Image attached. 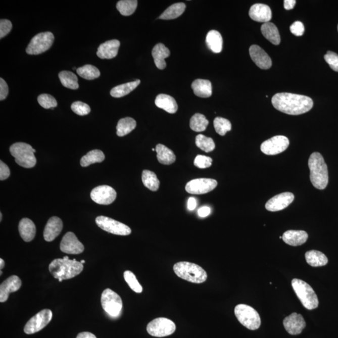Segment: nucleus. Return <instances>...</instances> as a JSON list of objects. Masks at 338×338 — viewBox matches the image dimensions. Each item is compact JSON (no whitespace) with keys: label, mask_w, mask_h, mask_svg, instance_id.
<instances>
[{"label":"nucleus","mask_w":338,"mask_h":338,"mask_svg":"<svg viewBox=\"0 0 338 338\" xmlns=\"http://www.w3.org/2000/svg\"><path fill=\"white\" fill-rule=\"evenodd\" d=\"M2 221V213H0V221Z\"/></svg>","instance_id":"052dcab7"},{"label":"nucleus","mask_w":338,"mask_h":338,"mask_svg":"<svg viewBox=\"0 0 338 338\" xmlns=\"http://www.w3.org/2000/svg\"><path fill=\"white\" fill-rule=\"evenodd\" d=\"M170 51L164 44L158 43L154 47L152 54L154 58L156 67L160 70H163L166 67L165 59L170 56Z\"/></svg>","instance_id":"a878e982"},{"label":"nucleus","mask_w":338,"mask_h":338,"mask_svg":"<svg viewBox=\"0 0 338 338\" xmlns=\"http://www.w3.org/2000/svg\"><path fill=\"white\" fill-rule=\"evenodd\" d=\"M305 258L309 265L312 267H321L326 265L328 259L320 251L312 250L305 254Z\"/></svg>","instance_id":"2f4dec72"},{"label":"nucleus","mask_w":338,"mask_h":338,"mask_svg":"<svg viewBox=\"0 0 338 338\" xmlns=\"http://www.w3.org/2000/svg\"><path fill=\"white\" fill-rule=\"evenodd\" d=\"M156 151L157 160L162 164L170 165L174 163L176 160L174 152L162 144L159 143L157 145Z\"/></svg>","instance_id":"7c9ffc66"},{"label":"nucleus","mask_w":338,"mask_h":338,"mask_svg":"<svg viewBox=\"0 0 338 338\" xmlns=\"http://www.w3.org/2000/svg\"><path fill=\"white\" fill-rule=\"evenodd\" d=\"M137 123L131 117H125L118 122L117 135L119 137H124L135 129Z\"/></svg>","instance_id":"f704fd0d"},{"label":"nucleus","mask_w":338,"mask_h":338,"mask_svg":"<svg viewBox=\"0 0 338 338\" xmlns=\"http://www.w3.org/2000/svg\"><path fill=\"white\" fill-rule=\"evenodd\" d=\"M176 326L172 321L166 318H158L152 321L147 326V331L154 337H166L172 334Z\"/></svg>","instance_id":"9d476101"},{"label":"nucleus","mask_w":338,"mask_h":338,"mask_svg":"<svg viewBox=\"0 0 338 338\" xmlns=\"http://www.w3.org/2000/svg\"><path fill=\"white\" fill-rule=\"evenodd\" d=\"M217 182L212 179H196L190 180L185 186V190L191 195H204L217 187Z\"/></svg>","instance_id":"4468645a"},{"label":"nucleus","mask_w":338,"mask_h":338,"mask_svg":"<svg viewBox=\"0 0 338 338\" xmlns=\"http://www.w3.org/2000/svg\"><path fill=\"white\" fill-rule=\"evenodd\" d=\"M9 95V86L2 78H0V101H4Z\"/></svg>","instance_id":"603ef678"},{"label":"nucleus","mask_w":338,"mask_h":338,"mask_svg":"<svg viewBox=\"0 0 338 338\" xmlns=\"http://www.w3.org/2000/svg\"><path fill=\"white\" fill-rule=\"evenodd\" d=\"M211 213V209L208 206L202 207L198 210V215L201 217H206L208 216Z\"/></svg>","instance_id":"5fc2aeb1"},{"label":"nucleus","mask_w":338,"mask_h":338,"mask_svg":"<svg viewBox=\"0 0 338 338\" xmlns=\"http://www.w3.org/2000/svg\"><path fill=\"white\" fill-rule=\"evenodd\" d=\"M10 170L9 167L2 161H0V180H6L10 177Z\"/></svg>","instance_id":"864d4df0"},{"label":"nucleus","mask_w":338,"mask_h":338,"mask_svg":"<svg viewBox=\"0 0 338 338\" xmlns=\"http://www.w3.org/2000/svg\"><path fill=\"white\" fill-rule=\"evenodd\" d=\"M292 284L293 289L304 307L309 310L318 308L319 305L318 296L310 285L303 280L298 279H293Z\"/></svg>","instance_id":"39448f33"},{"label":"nucleus","mask_w":338,"mask_h":338,"mask_svg":"<svg viewBox=\"0 0 338 338\" xmlns=\"http://www.w3.org/2000/svg\"><path fill=\"white\" fill-rule=\"evenodd\" d=\"M272 104L277 111L292 115L305 114L313 107V100L309 96L291 93H276Z\"/></svg>","instance_id":"f257e3e1"},{"label":"nucleus","mask_w":338,"mask_h":338,"mask_svg":"<svg viewBox=\"0 0 338 338\" xmlns=\"http://www.w3.org/2000/svg\"><path fill=\"white\" fill-rule=\"evenodd\" d=\"M296 1L295 0H285L284 2V9L286 10H290L294 9Z\"/></svg>","instance_id":"4d7b16f0"},{"label":"nucleus","mask_w":338,"mask_h":338,"mask_svg":"<svg viewBox=\"0 0 338 338\" xmlns=\"http://www.w3.org/2000/svg\"><path fill=\"white\" fill-rule=\"evenodd\" d=\"M206 43L208 48L214 53L219 54L221 52L223 40L221 33L216 30L209 31L206 36Z\"/></svg>","instance_id":"c756f323"},{"label":"nucleus","mask_w":338,"mask_h":338,"mask_svg":"<svg viewBox=\"0 0 338 338\" xmlns=\"http://www.w3.org/2000/svg\"><path fill=\"white\" fill-rule=\"evenodd\" d=\"M91 199L101 205H109L117 198L116 191L109 185H100L94 188L90 194Z\"/></svg>","instance_id":"2eb2a0df"},{"label":"nucleus","mask_w":338,"mask_h":338,"mask_svg":"<svg viewBox=\"0 0 338 338\" xmlns=\"http://www.w3.org/2000/svg\"><path fill=\"white\" fill-rule=\"evenodd\" d=\"M310 170V180L314 187L323 190L328 183L329 176L327 167L321 154L314 153L308 161Z\"/></svg>","instance_id":"7ed1b4c3"},{"label":"nucleus","mask_w":338,"mask_h":338,"mask_svg":"<svg viewBox=\"0 0 338 338\" xmlns=\"http://www.w3.org/2000/svg\"><path fill=\"white\" fill-rule=\"evenodd\" d=\"M96 224L105 231L119 235L131 234V229L127 225L106 216H99L95 219Z\"/></svg>","instance_id":"9b49d317"},{"label":"nucleus","mask_w":338,"mask_h":338,"mask_svg":"<svg viewBox=\"0 0 338 338\" xmlns=\"http://www.w3.org/2000/svg\"><path fill=\"white\" fill-rule=\"evenodd\" d=\"M60 250L69 254H79L84 251V246L80 243L74 233H66L60 243Z\"/></svg>","instance_id":"dca6fc26"},{"label":"nucleus","mask_w":338,"mask_h":338,"mask_svg":"<svg viewBox=\"0 0 338 338\" xmlns=\"http://www.w3.org/2000/svg\"><path fill=\"white\" fill-rule=\"evenodd\" d=\"M140 80H136L133 82H128L115 86L111 91V95L113 98H120L129 94L131 91L135 90L139 85Z\"/></svg>","instance_id":"473e14b6"},{"label":"nucleus","mask_w":338,"mask_h":338,"mask_svg":"<svg viewBox=\"0 0 338 338\" xmlns=\"http://www.w3.org/2000/svg\"><path fill=\"white\" fill-rule=\"evenodd\" d=\"M12 29V23L10 20L2 19L0 20V38H3L10 32Z\"/></svg>","instance_id":"8fccbe9b"},{"label":"nucleus","mask_w":338,"mask_h":338,"mask_svg":"<svg viewBox=\"0 0 338 338\" xmlns=\"http://www.w3.org/2000/svg\"><path fill=\"white\" fill-rule=\"evenodd\" d=\"M209 123L208 120L204 115L196 114L190 119V127L195 132H203L208 126Z\"/></svg>","instance_id":"58836bf2"},{"label":"nucleus","mask_w":338,"mask_h":338,"mask_svg":"<svg viewBox=\"0 0 338 338\" xmlns=\"http://www.w3.org/2000/svg\"><path fill=\"white\" fill-rule=\"evenodd\" d=\"M174 272L178 277L185 281L201 284L206 282L208 278L207 272L198 264L182 261L174 265Z\"/></svg>","instance_id":"20e7f679"},{"label":"nucleus","mask_w":338,"mask_h":338,"mask_svg":"<svg viewBox=\"0 0 338 338\" xmlns=\"http://www.w3.org/2000/svg\"><path fill=\"white\" fill-rule=\"evenodd\" d=\"M32 147L24 142H17L10 147V152L15 157V162L24 168L30 169L35 167L36 159Z\"/></svg>","instance_id":"423d86ee"},{"label":"nucleus","mask_w":338,"mask_h":338,"mask_svg":"<svg viewBox=\"0 0 338 338\" xmlns=\"http://www.w3.org/2000/svg\"><path fill=\"white\" fill-rule=\"evenodd\" d=\"M324 60L331 69L338 72V55L333 52L329 51L324 56Z\"/></svg>","instance_id":"de8ad7c7"},{"label":"nucleus","mask_w":338,"mask_h":338,"mask_svg":"<svg viewBox=\"0 0 338 338\" xmlns=\"http://www.w3.org/2000/svg\"><path fill=\"white\" fill-rule=\"evenodd\" d=\"M20 234L25 242H30L35 237L36 226L30 219L23 218L18 225Z\"/></svg>","instance_id":"393cba45"},{"label":"nucleus","mask_w":338,"mask_h":338,"mask_svg":"<svg viewBox=\"0 0 338 338\" xmlns=\"http://www.w3.org/2000/svg\"><path fill=\"white\" fill-rule=\"evenodd\" d=\"M137 5V0H121L117 3V9L122 15L130 16L135 12Z\"/></svg>","instance_id":"ea45409f"},{"label":"nucleus","mask_w":338,"mask_h":338,"mask_svg":"<svg viewBox=\"0 0 338 338\" xmlns=\"http://www.w3.org/2000/svg\"><path fill=\"white\" fill-rule=\"evenodd\" d=\"M71 109L76 114L80 115V116L88 115L91 111L90 107L88 105L80 101L73 102L72 106H71Z\"/></svg>","instance_id":"49530a36"},{"label":"nucleus","mask_w":338,"mask_h":338,"mask_svg":"<svg viewBox=\"0 0 338 338\" xmlns=\"http://www.w3.org/2000/svg\"><path fill=\"white\" fill-rule=\"evenodd\" d=\"M212 162V159L211 157L199 155L196 157L194 164L198 168L206 169L211 166Z\"/></svg>","instance_id":"09e8293b"},{"label":"nucleus","mask_w":338,"mask_h":338,"mask_svg":"<svg viewBox=\"0 0 338 338\" xmlns=\"http://www.w3.org/2000/svg\"><path fill=\"white\" fill-rule=\"evenodd\" d=\"M308 238V233L304 230H289L282 235L284 242L292 246L303 245L307 241Z\"/></svg>","instance_id":"b1692460"},{"label":"nucleus","mask_w":338,"mask_h":338,"mask_svg":"<svg viewBox=\"0 0 338 338\" xmlns=\"http://www.w3.org/2000/svg\"><path fill=\"white\" fill-rule=\"evenodd\" d=\"M124 277L125 281L131 288V289L137 293H141L142 292L143 288L141 287L140 283L138 282V280L136 278L135 275L132 272L130 271H126L124 272Z\"/></svg>","instance_id":"c03bdc74"},{"label":"nucleus","mask_w":338,"mask_h":338,"mask_svg":"<svg viewBox=\"0 0 338 338\" xmlns=\"http://www.w3.org/2000/svg\"><path fill=\"white\" fill-rule=\"evenodd\" d=\"M153 151H156V149H153Z\"/></svg>","instance_id":"e2e57ef3"},{"label":"nucleus","mask_w":338,"mask_h":338,"mask_svg":"<svg viewBox=\"0 0 338 338\" xmlns=\"http://www.w3.org/2000/svg\"><path fill=\"white\" fill-rule=\"evenodd\" d=\"M305 26L301 22H295L290 27L291 32L297 36H302L305 33Z\"/></svg>","instance_id":"3c124183"},{"label":"nucleus","mask_w":338,"mask_h":338,"mask_svg":"<svg viewBox=\"0 0 338 338\" xmlns=\"http://www.w3.org/2000/svg\"><path fill=\"white\" fill-rule=\"evenodd\" d=\"M141 180L143 185L149 190L157 191L159 189L160 181L155 173L148 170H143Z\"/></svg>","instance_id":"4c0bfd02"},{"label":"nucleus","mask_w":338,"mask_h":338,"mask_svg":"<svg viewBox=\"0 0 338 338\" xmlns=\"http://www.w3.org/2000/svg\"><path fill=\"white\" fill-rule=\"evenodd\" d=\"M295 196L293 193L284 192L275 196L270 199L266 204L267 210L277 212L287 208L294 201Z\"/></svg>","instance_id":"f3484780"},{"label":"nucleus","mask_w":338,"mask_h":338,"mask_svg":"<svg viewBox=\"0 0 338 338\" xmlns=\"http://www.w3.org/2000/svg\"><path fill=\"white\" fill-rule=\"evenodd\" d=\"M234 313L239 323L248 329L256 330L260 327V316L251 306L240 304L235 306Z\"/></svg>","instance_id":"0eeeda50"},{"label":"nucleus","mask_w":338,"mask_h":338,"mask_svg":"<svg viewBox=\"0 0 338 338\" xmlns=\"http://www.w3.org/2000/svg\"><path fill=\"white\" fill-rule=\"evenodd\" d=\"M101 304L104 310L112 318H116L121 313L123 303L120 296L111 289L102 293Z\"/></svg>","instance_id":"6e6552de"},{"label":"nucleus","mask_w":338,"mask_h":338,"mask_svg":"<svg viewBox=\"0 0 338 338\" xmlns=\"http://www.w3.org/2000/svg\"><path fill=\"white\" fill-rule=\"evenodd\" d=\"M261 30L264 37L270 42L275 45H278L280 44L281 37H280L279 30L273 23L271 22L264 23L261 26Z\"/></svg>","instance_id":"c85d7f7f"},{"label":"nucleus","mask_w":338,"mask_h":338,"mask_svg":"<svg viewBox=\"0 0 338 338\" xmlns=\"http://www.w3.org/2000/svg\"><path fill=\"white\" fill-rule=\"evenodd\" d=\"M283 325L288 333L298 335L301 333L305 328L306 322L301 314L293 313L285 318L283 321Z\"/></svg>","instance_id":"a211bd4d"},{"label":"nucleus","mask_w":338,"mask_h":338,"mask_svg":"<svg viewBox=\"0 0 338 338\" xmlns=\"http://www.w3.org/2000/svg\"><path fill=\"white\" fill-rule=\"evenodd\" d=\"M196 144L199 149L206 153H211L214 150L216 146L212 138L199 134L196 138Z\"/></svg>","instance_id":"79ce46f5"},{"label":"nucleus","mask_w":338,"mask_h":338,"mask_svg":"<svg viewBox=\"0 0 338 338\" xmlns=\"http://www.w3.org/2000/svg\"><path fill=\"white\" fill-rule=\"evenodd\" d=\"M337 30H338V25H337Z\"/></svg>","instance_id":"0e129e2a"},{"label":"nucleus","mask_w":338,"mask_h":338,"mask_svg":"<svg viewBox=\"0 0 338 338\" xmlns=\"http://www.w3.org/2000/svg\"><path fill=\"white\" fill-rule=\"evenodd\" d=\"M54 34L46 31L38 33L31 39L26 52L29 55H39L48 51L53 44L54 41Z\"/></svg>","instance_id":"1a4fd4ad"},{"label":"nucleus","mask_w":338,"mask_h":338,"mask_svg":"<svg viewBox=\"0 0 338 338\" xmlns=\"http://www.w3.org/2000/svg\"><path fill=\"white\" fill-rule=\"evenodd\" d=\"M83 265L76 259L70 260L69 257L56 259L49 265V271L52 276L57 279H72L82 272Z\"/></svg>","instance_id":"f03ea898"},{"label":"nucleus","mask_w":338,"mask_h":338,"mask_svg":"<svg viewBox=\"0 0 338 338\" xmlns=\"http://www.w3.org/2000/svg\"><path fill=\"white\" fill-rule=\"evenodd\" d=\"M197 206V201L195 198H190L188 200L187 208L188 210L193 211Z\"/></svg>","instance_id":"6e6d98bb"},{"label":"nucleus","mask_w":338,"mask_h":338,"mask_svg":"<svg viewBox=\"0 0 338 338\" xmlns=\"http://www.w3.org/2000/svg\"><path fill=\"white\" fill-rule=\"evenodd\" d=\"M120 45L118 40L107 41L99 46L96 55L101 59H112L117 56Z\"/></svg>","instance_id":"5701e85b"},{"label":"nucleus","mask_w":338,"mask_h":338,"mask_svg":"<svg viewBox=\"0 0 338 338\" xmlns=\"http://www.w3.org/2000/svg\"><path fill=\"white\" fill-rule=\"evenodd\" d=\"M5 265V261L4 259H0V269H3L4 268Z\"/></svg>","instance_id":"bf43d9fd"},{"label":"nucleus","mask_w":338,"mask_h":338,"mask_svg":"<svg viewBox=\"0 0 338 338\" xmlns=\"http://www.w3.org/2000/svg\"><path fill=\"white\" fill-rule=\"evenodd\" d=\"M63 222L61 219L58 217H52L47 222L44 227L43 237L47 242H51L56 239L61 233L63 229Z\"/></svg>","instance_id":"412c9836"},{"label":"nucleus","mask_w":338,"mask_h":338,"mask_svg":"<svg viewBox=\"0 0 338 338\" xmlns=\"http://www.w3.org/2000/svg\"><path fill=\"white\" fill-rule=\"evenodd\" d=\"M249 15L254 21L264 23L269 22L272 18L271 10L265 4H257L253 5Z\"/></svg>","instance_id":"4be33fe9"},{"label":"nucleus","mask_w":338,"mask_h":338,"mask_svg":"<svg viewBox=\"0 0 338 338\" xmlns=\"http://www.w3.org/2000/svg\"><path fill=\"white\" fill-rule=\"evenodd\" d=\"M250 55L253 61L261 69L267 70L272 66L271 58L260 46L253 44L250 48Z\"/></svg>","instance_id":"6ab92c4d"},{"label":"nucleus","mask_w":338,"mask_h":338,"mask_svg":"<svg viewBox=\"0 0 338 338\" xmlns=\"http://www.w3.org/2000/svg\"><path fill=\"white\" fill-rule=\"evenodd\" d=\"M192 88L195 95L199 96V98H208L212 95V84L209 80H196L192 83Z\"/></svg>","instance_id":"cd10ccee"},{"label":"nucleus","mask_w":338,"mask_h":338,"mask_svg":"<svg viewBox=\"0 0 338 338\" xmlns=\"http://www.w3.org/2000/svg\"><path fill=\"white\" fill-rule=\"evenodd\" d=\"M80 263L83 264L85 263V261L84 260H82L80 261Z\"/></svg>","instance_id":"680f3d73"},{"label":"nucleus","mask_w":338,"mask_h":338,"mask_svg":"<svg viewBox=\"0 0 338 338\" xmlns=\"http://www.w3.org/2000/svg\"><path fill=\"white\" fill-rule=\"evenodd\" d=\"M185 5L183 3H177L171 5L168 9L165 10L160 16V19L162 20H174L179 17L183 14L185 10Z\"/></svg>","instance_id":"72a5a7b5"},{"label":"nucleus","mask_w":338,"mask_h":338,"mask_svg":"<svg viewBox=\"0 0 338 338\" xmlns=\"http://www.w3.org/2000/svg\"><path fill=\"white\" fill-rule=\"evenodd\" d=\"M289 146V140L286 137L277 135L264 141L261 144V150L266 155H277L286 150Z\"/></svg>","instance_id":"ddd939ff"},{"label":"nucleus","mask_w":338,"mask_h":338,"mask_svg":"<svg viewBox=\"0 0 338 338\" xmlns=\"http://www.w3.org/2000/svg\"><path fill=\"white\" fill-rule=\"evenodd\" d=\"M77 338H96V337L91 332H82L77 335Z\"/></svg>","instance_id":"13d9d810"},{"label":"nucleus","mask_w":338,"mask_h":338,"mask_svg":"<svg viewBox=\"0 0 338 338\" xmlns=\"http://www.w3.org/2000/svg\"><path fill=\"white\" fill-rule=\"evenodd\" d=\"M22 286L19 277L13 275L3 282L0 285V302L4 303L9 299L10 293L17 292Z\"/></svg>","instance_id":"aec40b11"},{"label":"nucleus","mask_w":338,"mask_h":338,"mask_svg":"<svg viewBox=\"0 0 338 338\" xmlns=\"http://www.w3.org/2000/svg\"><path fill=\"white\" fill-rule=\"evenodd\" d=\"M105 160V155L103 152L98 149L89 152L80 160L81 166L88 167L91 164L101 163Z\"/></svg>","instance_id":"c9c22d12"},{"label":"nucleus","mask_w":338,"mask_h":338,"mask_svg":"<svg viewBox=\"0 0 338 338\" xmlns=\"http://www.w3.org/2000/svg\"><path fill=\"white\" fill-rule=\"evenodd\" d=\"M60 82L65 87L76 90L79 87L77 75L69 71H62L59 73Z\"/></svg>","instance_id":"e433bc0d"},{"label":"nucleus","mask_w":338,"mask_h":338,"mask_svg":"<svg viewBox=\"0 0 338 338\" xmlns=\"http://www.w3.org/2000/svg\"><path fill=\"white\" fill-rule=\"evenodd\" d=\"M214 126L216 132L220 135L224 136L227 132L231 130V123L229 120L222 117H216L214 120Z\"/></svg>","instance_id":"37998d69"},{"label":"nucleus","mask_w":338,"mask_h":338,"mask_svg":"<svg viewBox=\"0 0 338 338\" xmlns=\"http://www.w3.org/2000/svg\"><path fill=\"white\" fill-rule=\"evenodd\" d=\"M77 72L81 77L89 80L95 79L101 75V72L98 68L91 65H85L84 66L78 68Z\"/></svg>","instance_id":"a19ab883"},{"label":"nucleus","mask_w":338,"mask_h":338,"mask_svg":"<svg viewBox=\"0 0 338 338\" xmlns=\"http://www.w3.org/2000/svg\"><path fill=\"white\" fill-rule=\"evenodd\" d=\"M53 313L51 310L45 309L41 310L31 318L24 327L26 334L36 333L43 329L51 321Z\"/></svg>","instance_id":"f8f14e48"},{"label":"nucleus","mask_w":338,"mask_h":338,"mask_svg":"<svg viewBox=\"0 0 338 338\" xmlns=\"http://www.w3.org/2000/svg\"><path fill=\"white\" fill-rule=\"evenodd\" d=\"M155 104L159 109H163L169 114H175L177 111L178 106L172 96L166 94H159L157 96Z\"/></svg>","instance_id":"bb28decb"},{"label":"nucleus","mask_w":338,"mask_h":338,"mask_svg":"<svg viewBox=\"0 0 338 338\" xmlns=\"http://www.w3.org/2000/svg\"><path fill=\"white\" fill-rule=\"evenodd\" d=\"M37 100L39 104L45 109H54L58 105L56 99L49 94H41L38 96Z\"/></svg>","instance_id":"a18cd8bd"}]
</instances>
